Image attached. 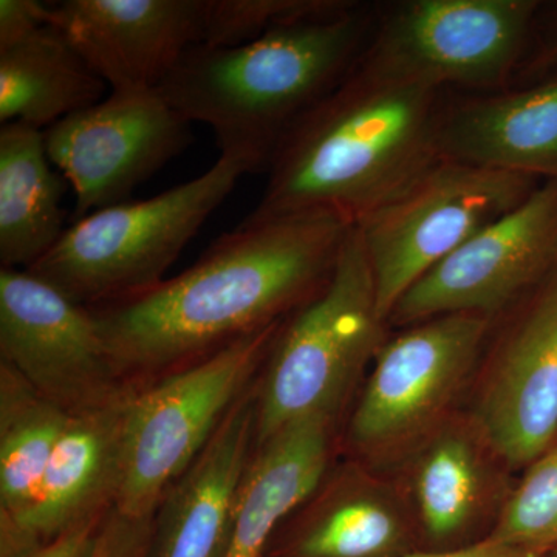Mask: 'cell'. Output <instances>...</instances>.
<instances>
[{"label": "cell", "instance_id": "7a4b0ae2", "mask_svg": "<svg viewBox=\"0 0 557 557\" xmlns=\"http://www.w3.org/2000/svg\"><path fill=\"white\" fill-rule=\"evenodd\" d=\"M445 91L381 83L354 67L288 132L245 223L333 215L358 225L437 163Z\"/></svg>", "mask_w": 557, "mask_h": 557}, {"label": "cell", "instance_id": "8fae6325", "mask_svg": "<svg viewBox=\"0 0 557 557\" xmlns=\"http://www.w3.org/2000/svg\"><path fill=\"white\" fill-rule=\"evenodd\" d=\"M557 267V182L479 231L398 300L387 325L409 327L453 313L494 319Z\"/></svg>", "mask_w": 557, "mask_h": 557}, {"label": "cell", "instance_id": "d6986e66", "mask_svg": "<svg viewBox=\"0 0 557 557\" xmlns=\"http://www.w3.org/2000/svg\"><path fill=\"white\" fill-rule=\"evenodd\" d=\"M67 180L47 156L44 132L21 123L0 129V265L28 270L61 239Z\"/></svg>", "mask_w": 557, "mask_h": 557}, {"label": "cell", "instance_id": "30bf717a", "mask_svg": "<svg viewBox=\"0 0 557 557\" xmlns=\"http://www.w3.org/2000/svg\"><path fill=\"white\" fill-rule=\"evenodd\" d=\"M0 362L69 413L101 408L132 387L94 311L28 270L0 269Z\"/></svg>", "mask_w": 557, "mask_h": 557}, {"label": "cell", "instance_id": "603a6c76", "mask_svg": "<svg viewBox=\"0 0 557 557\" xmlns=\"http://www.w3.org/2000/svg\"><path fill=\"white\" fill-rule=\"evenodd\" d=\"M482 468L474 446L463 434L442 435L420 458L416 494L428 537L445 542L474 519L482 497Z\"/></svg>", "mask_w": 557, "mask_h": 557}, {"label": "cell", "instance_id": "5bb4252c", "mask_svg": "<svg viewBox=\"0 0 557 557\" xmlns=\"http://www.w3.org/2000/svg\"><path fill=\"white\" fill-rule=\"evenodd\" d=\"M207 0H64L51 22L112 90L159 89L205 36Z\"/></svg>", "mask_w": 557, "mask_h": 557}, {"label": "cell", "instance_id": "f1b7e54d", "mask_svg": "<svg viewBox=\"0 0 557 557\" xmlns=\"http://www.w3.org/2000/svg\"><path fill=\"white\" fill-rule=\"evenodd\" d=\"M102 519H104V516L70 528L69 531L54 537L53 541L40 545L27 557H89L91 545H94Z\"/></svg>", "mask_w": 557, "mask_h": 557}, {"label": "cell", "instance_id": "7402d4cb", "mask_svg": "<svg viewBox=\"0 0 557 557\" xmlns=\"http://www.w3.org/2000/svg\"><path fill=\"white\" fill-rule=\"evenodd\" d=\"M405 523L372 494L338 493L322 502L292 545V557H399L406 555Z\"/></svg>", "mask_w": 557, "mask_h": 557}, {"label": "cell", "instance_id": "8992f818", "mask_svg": "<svg viewBox=\"0 0 557 557\" xmlns=\"http://www.w3.org/2000/svg\"><path fill=\"white\" fill-rule=\"evenodd\" d=\"M539 0H401L376 7L355 69L381 83L471 94L522 79Z\"/></svg>", "mask_w": 557, "mask_h": 557}, {"label": "cell", "instance_id": "d4e9b609", "mask_svg": "<svg viewBox=\"0 0 557 557\" xmlns=\"http://www.w3.org/2000/svg\"><path fill=\"white\" fill-rule=\"evenodd\" d=\"M354 0H207L201 46L236 47L295 22L329 16Z\"/></svg>", "mask_w": 557, "mask_h": 557}, {"label": "cell", "instance_id": "4316f807", "mask_svg": "<svg viewBox=\"0 0 557 557\" xmlns=\"http://www.w3.org/2000/svg\"><path fill=\"white\" fill-rule=\"evenodd\" d=\"M51 24V3L0 0V50Z\"/></svg>", "mask_w": 557, "mask_h": 557}, {"label": "cell", "instance_id": "9c48e42d", "mask_svg": "<svg viewBox=\"0 0 557 557\" xmlns=\"http://www.w3.org/2000/svg\"><path fill=\"white\" fill-rule=\"evenodd\" d=\"M47 156L75 193L72 222L129 201L193 141L160 89L112 90L44 131Z\"/></svg>", "mask_w": 557, "mask_h": 557}, {"label": "cell", "instance_id": "83f0119b", "mask_svg": "<svg viewBox=\"0 0 557 557\" xmlns=\"http://www.w3.org/2000/svg\"><path fill=\"white\" fill-rule=\"evenodd\" d=\"M557 70V2L544 3L539 13L533 47L522 79L536 81Z\"/></svg>", "mask_w": 557, "mask_h": 557}, {"label": "cell", "instance_id": "7c38bea8", "mask_svg": "<svg viewBox=\"0 0 557 557\" xmlns=\"http://www.w3.org/2000/svg\"><path fill=\"white\" fill-rule=\"evenodd\" d=\"M491 325L480 314H443L384 341L351 418V442L379 449L428 428L474 369Z\"/></svg>", "mask_w": 557, "mask_h": 557}, {"label": "cell", "instance_id": "3957f363", "mask_svg": "<svg viewBox=\"0 0 557 557\" xmlns=\"http://www.w3.org/2000/svg\"><path fill=\"white\" fill-rule=\"evenodd\" d=\"M375 16L354 2L242 46L193 47L159 89L183 119L207 124L220 156L267 172L282 139L357 65Z\"/></svg>", "mask_w": 557, "mask_h": 557}, {"label": "cell", "instance_id": "6da1fadb", "mask_svg": "<svg viewBox=\"0 0 557 557\" xmlns=\"http://www.w3.org/2000/svg\"><path fill=\"white\" fill-rule=\"evenodd\" d=\"M351 226L333 215L242 222L178 276L94 307L121 380L159 379L287 318L327 284Z\"/></svg>", "mask_w": 557, "mask_h": 557}, {"label": "cell", "instance_id": "2e32d148", "mask_svg": "<svg viewBox=\"0 0 557 557\" xmlns=\"http://www.w3.org/2000/svg\"><path fill=\"white\" fill-rule=\"evenodd\" d=\"M435 149L440 160L557 182V70L502 90L445 91Z\"/></svg>", "mask_w": 557, "mask_h": 557}, {"label": "cell", "instance_id": "5b68a950", "mask_svg": "<svg viewBox=\"0 0 557 557\" xmlns=\"http://www.w3.org/2000/svg\"><path fill=\"white\" fill-rule=\"evenodd\" d=\"M375 281L351 226L324 285L282 322L258 386L256 449L282 429L335 416L348 388L383 346Z\"/></svg>", "mask_w": 557, "mask_h": 557}, {"label": "cell", "instance_id": "f546056e", "mask_svg": "<svg viewBox=\"0 0 557 557\" xmlns=\"http://www.w3.org/2000/svg\"><path fill=\"white\" fill-rule=\"evenodd\" d=\"M548 555L549 553L537 552V549L500 544L486 537L479 544L450 549V552L406 553L399 557H548Z\"/></svg>", "mask_w": 557, "mask_h": 557}, {"label": "cell", "instance_id": "484cf974", "mask_svg": "<svg viewBox=\"0 0 557 557\" xmlns=\"http://www.w3.org/2000/svg\"><path fill=\"white\" fill-rule=\"evenodd\" d=\"M153 518L135 519L110 509L98 527L89 557H148Z\"/></svg>", "mask_w": 557, "mask_h": 557}, {"label": "cell", "instance_id": "ffe728a7", "mask_svg": "<svg viewBox=\"0 0 557 557\" xmlns=\"http://www.w3.org/2000/svg\"><path fill=\"white\" fill-rule=\"evenodd\" d=\"M108 84L51 24L0 50V123L46 131L101 101Z\"/></svg>", "mask_w": 557, "mask_h": 557}, {"label": "cell", "instance_id": "4dcf8cb0", "mask_svg": "<svg viewBox=\"0 0 557 557\" xmlns=\"http://www.w3.org/2000/svg\"><path fill=\"white\" fill-rule=\"evenodd\" d=\"M548 557H557V548L549 553Z\"/></svg>", "mask_w": 557, "mask_h": 557}, {"label": "cell", "instance_id": "e0dca14e", "mask_svg": "<svg viewBox=\"0 0 557 557\" xmlns=\"http://www.w3.org/2000/svg\"><path fill=\"white\" fill-rule=\"evenodd\" d=\"M258 387L234 403L208 445L166 491L153 515L148 557H219L252 454Z\"/></svg>", "mask_w": 557, "mask_h": 557}, {"label": "cell", "instance_id": "9a60e30c", "mask_svg": "<svg viewBox=\"0 0 557 557\" xmlns=\"http://www.w3.org/2000/svg\"><path fill=\"white\" fill-rule=\"evenodd\" d=\"M134 387L101 408L70 413L35 500L21 518L0 519V556L27 557L70 528L100 519L115 507Z\"/></svg>", "mask_w": 557, "mask_h": 557}, {"label": "cell", "instance_id": "44dd1931", "mask_svg": "<svg viewBox=\"0 0 557 557\" xmlns=\"http://www.w3.org/2000/svg\"><path fill=\"white\" fill-rule=\"evenodd\" d=\"M69 418L0 362V519L30 507Z\"/></svg>", "mask_w": 557, "mask_h": 557}, {"label": "cell", "instance_id": "4fadbf2b", "mask_svg": "<svg viewBox=\"0 0 557 557\" xmlns=\"http://www.w3.org/2000/svg\"><path fill=\"white\" fill-rule=\"evenodd\" d=\"M500 317L479 429L508 465L530 467L557 442V267Z\"/></svg>", "mask_w": 557, "mask_h": 557}, {"label": "cell", "instance_id": "ba28073f", "mask_svg": "<svg viewBox=\"0 0 557 557\" xmlns=\"http://www.w3.org/2000/svg\"><path fill=\"white\" fill-rule=\"evenodd\" d=\"M541 180L438 160L394 200L358 223L381 318L410 287L479 231L522 205Z\"/></svg>", "mask_w": 557, "mask_h": 557}, {"label": "cell", "instance_id": "ac0fdd59", "mask_svg": "<svg viewBox=\"0 0 557 557\" xmlns=\"http://www.w3.org/2000/svg\"><path fill=\"white\" fill-rule=\"evenodd\" d=\"M330 445L332 418L313 417L282 429L256 449L219 557H262L281 520L317 491L327 471Z\"/></svg>", "mask_w": 557, "mask_h": 557}, {"label": "cell", "instance_id": "52a82bcc", "mask_svg": "<svg viewBox=\"0 0 557 557\" xmlns=\"http://www.w3.org/2000/svg\"><path fill=\"white\" fill-rule=\"evenodd\" d=\"M281 321L134 387L124 424L123 480L115 508L153 518L161 498L199 457L234 403L252 386Z\"/></svg>", "mask_w": 557, "mask_h": 557}, {"label": "cell", "instance_id": "277c9868", "mask_svg": "<svg viewBox=\"0 0 557 557\" xmlns=\"http://www.w3.org/2000/svg\"><path fill=\"white\" fill-rule=\"evenodd\" d=\"M249 174L234 157L148 200L124 201L72 222L28 271L79 306H106L164 281L201 226Z\"/></svg>", "mask_w": 557, "mask_h": 557}, {"label": "cell", "instance_id": "cb8c5ba5", "mask_svg": "<svg viewBox=\"0 0 557 557\" xmlns=\"http://www.w3.org/2000/svg\"><path fill=\"white\" fill-rule=\"evenodd\" d=\"M487 539L542 553L557 548V442L528 467Z\"/></svg>", "mask_w": 557, "mask_h": 557}]
</instances>
